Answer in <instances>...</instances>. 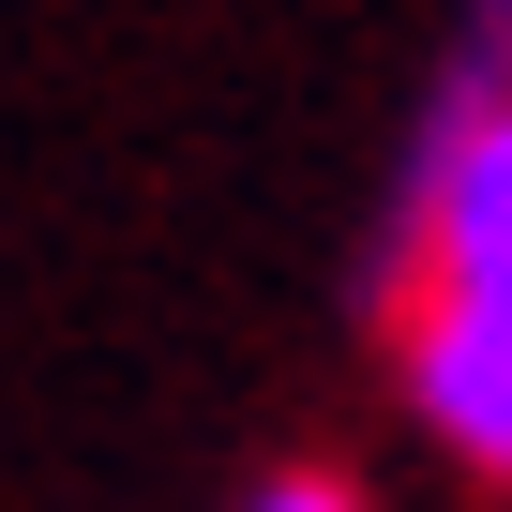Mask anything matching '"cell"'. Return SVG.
I'll use <instances>...</instances> for the list:
<instances>
[{"mask_svg": "<svg viewBox=\"0 0 512 512\" xmlns=\"http://www.w3.org/2000/svg\"><path fill=\"white\" fill-rule=\"evenodd\" d=\"M392 302H407V407L512 482V91L467 121H422Z\"/></svg>", "mask_w": 512, "mask_h": 512, "instance_id": "6da1fadb", "label": "cell"}, {"mask_svg": "<svg viewBox=\"0 0 512 512\" xmlns=\"http://www.w3.org/2000/svg\"><path fill=\"white\" fill-rule=\"evenodd\" d=\"M241 512H362V497H347V482H332V467H287V482H256V497H241Z\"/></svg>", "mask_w": 512, "mask_h": 512, "instance_id": "7a4b0ae2", "label": "cell"}]
</instances>
